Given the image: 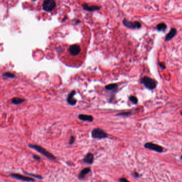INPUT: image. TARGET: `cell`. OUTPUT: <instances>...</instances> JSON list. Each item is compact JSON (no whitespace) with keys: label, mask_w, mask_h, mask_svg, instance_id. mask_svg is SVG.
<instances>
[{"label":"cell","mask_w":182,"mask_h":182,"mask_svg":"<svg viewBox=\"0 0 182 182\" xmlns=\"http://www.w3.org/2000/svg\"><path fill=\"white\" fill-rule=\"evenodd\" d=\"M28 146H29V147L32 148V149L36 150L38 152H40L41 154H42L44 156H45L46 157H47L48 158L52 160H56V158L54 157L52 154H51L50 152H49L46 149H45L44 148L41 146H39V145L35 144H29Z\"/></svg>","instance_id":"obj_1"},{"label":"cell","mask_w":182,"mask_h":182,"mask_svg":"<svg viewBox=\"0 0 182 182\" xmlns=\"http://www.w3.org/2000/svg\"><path fill=\"white\" fill-rule=\"evenodd\" d=\"M141 83L147 88L150 90H154L157 87V82L150 77L144 76L141 79Z\"/></svg>","instance_id":"obj_2"},{"label":"cell","mask_w":182,"mask_h":182,"mask_svg":"<svg viewBox=\"0 0 182 182\" xmlns=\"http://www.w3.org/2000/svg\"><path fill=\"white\" fill-rule=\"evenodd\" d=\"M92 136L94 139H102L108 137V134L101 128H95L92 132Z\"/></svg>","instance_id":"obj_3"},{"label":"cell","mask_w":182,"mask_h":182,"mask_svg":"<svg viewBox=\"0 0 182 182\" xmlns=\"http://www.w3.org/2000/svg\"><path fill=\"white\" fill-rule=\"evenodd\" d=\"M144 147L147 149L153 150L158 153H161L163 151V148L161 146L157 144L153 143H147L144 144Z\"/></svg>","instance_id":"obj_4"},{"label":"cell","mask_w":182,"mask_h":182,"mask_svg":"<svg viewBox=\"0 0 182 182\" xmlns=\"http://www.w3.org/2000/svg\"><path fill=\"white\" fill-rule=\"evenodd\" d=\"M56 7V2L54 0H45L43 4V8L46 11H51Z\"/></svg>","instance_id":"obj_5"},{"label":"cell","mask_w":182,"mask_h":182,"mask_svg":"<svg viewBox=\"0 0 182 182\" xmlns=\"http://www.w3.org/2000/svg\"><path fill=\"white\" fill-rule=\"evenodd\" d=\"M124 25L131 29H139L141 27V24L138 21H129L126 19H124L123 21Z\"/></svg>","instance_id":"obj_6"},{"label":"cell","mask_w":182,"mask_h":182,"mask_svg":"<svg viewBox=\"0 0 182 182\" xmlns=\"http://www.w3.org/2000/svg\"><path fill=\"white\" fill-rule=\"evenodd\" d=\"M69 53L72 56H77L80 53L81 51V49L80 47L77 44H74L70 46L69 49Z\"/></svg>","instance_id":"obj_7"},{"label":"cell","mask_w":182,"mask_h":182,"mask_svg":"<svg viewBox=\"0 0 182 182\" xmlns=\"http://www.w3.org/2000/svg\"><path fill=\"white\" fill-rule=\"evenodd\" d=\"M10 176L12 177L15 179H19V180H21L22 181H26V182H34L35 180L32 178L28 177H26L25 176H23L21 175H19L18 174H10Z\"/></svg>","instance_id":"obj_8"},{"label":"cell","mask_w":182,"mask_h":182,"mask_svg":"<svg viewBox=\"0 0 182 182\" xmlns=\"http://www.w3.org/2000/svg\"><path fill=\"white\" fill-rule=\"evenodd\" d=\"M75 93H76L75 91H72V92H70V94H69L68 97V98H67V100L68 103L69 105H75L77 102L76 100H75V98H74V96L75 94Z\"/></svg>","instance_id":"obj_9"},{"label":"cell","mask_w":182,"mask_h":182,"mask_svg":"<svg viewBox=\"0 0 182 182\" xmlns=\"http://www.w3.org/2000/svg\"><path fill=\"white\" fill-rule=\"evenodd\" d=\"M177 34V30L175 28H171L170 31L168 33V34L166 35L165 38V41L166 42L169 41L173 39Z\"/></svg>","instance_id":"obj_10"},{"label":"cell","mask_w":182,"mask_h":182,"mask_svg":"<svg viewBox=\"0 0 182 182\" xmlns=\"http://www.w3.org/2000/svg\"><path fill=\"white\" fill-rule=\"evenodd\" d=\"M93 161H94V156L91 153H88L84 159V162L87 164H92Z\"/></svg>","instance_id":"obj_11"},{"label":"cell","mask_w":182,"mask_h":182,"mask_svg":"<svg viewBox=\"0 0 182 182\" xmlns=\"http://www.w3.org/2000/svg\"><path fill=\"white\" fill-rule=\"evenodd\" d=\"M83 7L84 10H87V11H95V10H98L100 9L99 7H97L95 6H90L89 5H88L86 3L83 4Z\"/></svg>","instance_id":"obj_12"},{"label":"cell","mask_w":182,"mask_h":182,"mask_svg":"<svg viewBox=\"0 0 182 182\" xmlns=\"http://www.w3.org/2000/svg\"><path fill=\"white\" fill-rule=\"evenodd\" d=\"M78 118L79 119L83 121H92L93 120V117L92 116L86 115H79L78 116Z\"/></svg>","instance_id":"obj_13"},{"label":"cell","mask_w":182,"mask_h":182,"mask_svg":"<svg viewBox=\"0 0 182 182\" xmlns=\"http://www.w3.org/2000/svg\"><path fill=\"white\" fill-rule=\"evenodd\" d=\"M90 171H91V169L90 168H85L84 169H83L80 171V174H79V175H78L79 178L80 179H83L86 175H87V174L89 173Z\"/></svg>","instance_id":"obj_14"},{"label":"cell","mask_w":182,"mask_h":182,"mask_svg":"<svg viewBox=\"0 0 182 182\" xmlns=\"http://www.w3.org/2000/svg\"><path fill=\"white\" fill-rule=\"evenodd\" d=\"M25 101V100L24 98H14L12 100V102L14 104V105H20V104H21L23 102H24Z\"/></svg>","instance_id":"obj_15"},{"label":"cell","mask_w":182,"mask_h":182,"mask_svg":"<svg viewBox=\"0 0 182 182\" xmlns=\"http://www.w3.org/2000/svg\"><path fill=\"white\" fill-rule=\"evenodd\" d=\"M167 28V26L164 23H160L157 25V29L158 31H165Z\"/></svg>","instance_id":"obj_16"},{"label":"cell","mask_w":182,"mask_h":182,"mask_svg":"<svg viewBox=\"0 0 182 182\" xmlns=\"http://www.w3.org/2000/svg\"><path fill=\"white\" fill-rule=\"evenodd\" d=\"M117 87V84H110L109 85H106L105 87V88L106 90L111 91V90H115Z\"/></svg>","instance_id":"obj_17"},{"label":"cell","mask_w":182,"mask_h":182,"mask_svg":"<svg viewBox=\"0 0 182 182\" xmlns=\"http://www.w3.org/2000/svg\"><path fill=\"white\" fill-rule=\"evenodd\" d=\"M3 76L7 77V78H14L15 77V75L14 74L11 73L10 72H6L4 73L3 74Z\"/></svg>","instance_id":"obj_18"},{"label":"cell","mask_w":182,"mask_h":182,"mask_svg":"<svg viewBox=\"0 0 182 182\" xmlns=\"http://www.w3.org/2000/svg\"><path fill=\"white\" fill-rule=\"evenodd\" d=\"M129 99L134 104H137V102H138V100H137V98L136 97H135V96H131V97L129 98Z\"/></svg>","instance_id":"obj_19"},{"label":"cell","mask_w":182,"mask_h":182,"mask_svg":"<svg viewBox=\"0 0 182 182\" xmlns=\"http://www.w3.org/2000/svg\"><path fill=\"white\" fill-rule=\"evenodd\" d=\"M131 115V112H124L120 113L117 115V116H128Z\"/></svg>","instance_id":"obj_20"},{"label":"cell","mask_w":182,"mask_h":182,"mask_svg":"<svg viewBox=\"0 0 182 182\" xmlns=\"http://www.w3.org/2000/svg\"><path fill=\"white\" fill-rule=\"evenodd\" d=\"M27 175H30V176H32L33 177H34L35 178H38V179H42V177L41 176H39V175H34V174H28V173H26Z\"/></svg>","instance_id":"obj_21"},{"label":"cell","mask_w":182,"mask_h":182,"mask_svg":"<svg viewBox=\"0 0 182 182\" xmlns=\"http://www.w3.org/2000/svg\"><path fill=\"white\" fill-rule=\"evenodd\" d=\"M75 137L73 136H71L70 139V141H69V144H73L74 142H75Z\"/></svg>","instance_id":"obj_22"},{"label":"cell","mask_w":182,"mask_h":182,"mask_svg":"<svg viewBox=\"0 0 182 182\" xmlns=\"http://www.w3.org/2000/svg\"><path fill=\"white\" fill-rule=\"evenodd\" d=\"M159 64L160 67L162 69H166V65L165 64V63H163V62H160L159 63Z\"/></svg>","instance_id":"obj_23"},{"label":"cell","mask_w":182,"mask_h":182,"mask_svg":"<svg viewBox=\"0 0 182 182\" xmlns=\"http://www.w3.org/2000/svg\"><path fill=\"white\" fill-rule=\"evenodd\" d=\"M119 181L120 182H129L126 178H121L119 179Z\"/></svg>","instance_id":"obj_24"},{"label":"cell","mask_w":182,"mask_h":182,"mask_svg":"<svg viewBox=\"0 0 182 182\" xmlns=\"http://www.w3.org/2000/svg\"><path fill=\"white\" fill-rule=\"evenodd\" d=\"M33 158H34L36 160H40L41 159L40 157L37 155H33Z\"/></svg>","instance_id":"obj_25"},{"label":"cell","mask_w":182,"mask_h":182,"mask_svg":"<svg viewBox=\"0 0 182 182\" xmlns=\"http://www.w3.org/2000/svg\"><path fill=\"white\" fill-rule=\"evenodd\" d=\"M133 176L134 177H135V178L139 177V174L137 173H136V172H134L133 173Z\"/></svg>","instance_id":"obj_26"},{"label":"cell","mask_w":182,"mask_h":182,"mask_svg":"<svg viewBox=\"0 0 182 182\" xmlns=\"http://www.w3.org/2000/svg\"><path fill=\"white\" fill-rule=\"evenodd\" d=\"M181 159L182 160V155L181 156Z\"/></svg>","instance_id":"obj_27"},{"label":"cell","mask_w":182,"mask_h":182,"mask_svg":"<svg viewBox=\"0 0 182 182\" xmlns=\"http://www.w3.org/2000/svg\"><path fill=\"white\" fill-rule=\"evenodd\" d=\"M181 115H182V111H181Z\"/></svg>","instance_id":"obj_28"}]
</instances>
